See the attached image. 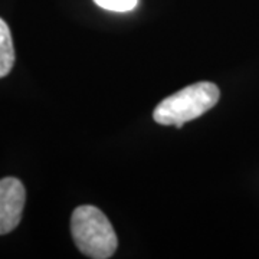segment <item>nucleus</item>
Listing matches in <instances>:
<instances>
[{
	"instance_id": "f257e3e1",
	"label": "nucleus",
	"mask_w": 259,
	"mask_h": 259,
	"mask_svg": "<svg viewBox=\"0 0 259 259\" xmlns=\"http://www.w3.org/2000/svg\"><path fill=\"white\" fill-rule=\"evenodd\" d=\"M219 98L221 91L216 83L207 81L192 83L158 102L153 111V118L160 125L182 128L183 124L212 110Z\"/></svg>"
},
{
	"instance_id": "20e7f679",
	"label": "nucleus",
	"mask_w": 259,
	"mask_h": 259,
	"mask_svg": "<svg viewBox=\"0 0 259 259\" xmlns=\"http://www.w3.org/2000/svg\"><path fill=\"white\" fill-rule=\"evenodd\" d=\"M15 65V47L8 23L0 18V78L9 75Z\"/></svg>"
},
{
	"instance_id": "39448f33",
	"label": "nucleus",
	"mask_w": 259,
	"mask_h": 259,
	"mask_svg": "<svg viewBox=\"0 0 259 259\" xmlns=\"http://www.w3.org/2000/svg\"><path fill=\"white\" fill-rule=\"evenodd\" d=\"M94 2L102 9L118 12V13L130 12L139 5V0H94Z\"/></svg>"
},
{
	"instance_id": "7ed1b4c3",
	"label": "nucleus",
	"mask_w": 259,
	"mask_h": 259,
	"mask_svg": "<svg viewBox=\"0 0 259 259\" xmlns=\"http://www.w3.org/2000/svg\"><path fill=\"white\" fill-rule=\"evenodd\" d=\"M26 202V190L16 177L0 180V235L18 228Z\"/></svg>"
},
{
	"instance_id": "f03ea898",
	"label": "nucleus",
	"mask_w": 259,
	"mask_h": 259,
	"mask_svg": "<svg viewBox=\"0 0 259 259\" xmlns=\"http://www.w3.org/2000/svg\"><path fill=\"white\" fill-rule=\"evenodd\" d=\"M71 233L76 248L88 258H111L118 246L111 222L98 207L91 204L75 209L71 216Z\"/></svg>"
}]
</instances>
